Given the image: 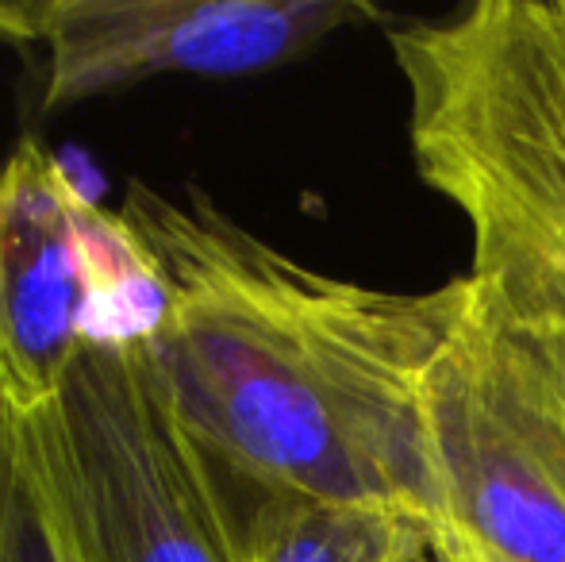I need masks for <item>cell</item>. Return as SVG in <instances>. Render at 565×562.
<instances>
[{
    "label": "cell",
    "mask_w": 565,
    "mask_h": 562,
    "mask_svg": "<svg viewBox=\"0 0 565 562\" xmlns=\"http://www.w3.org/2000/svg\"><path fill=\"white\" fill-rule=\"evenodd\" d=\"M119 216L154 263L150 359L212 463L254 486L443 524L424 382L466 305V274L427 293L328 278L201 193L139 181Z\"/></svg>",
    "instance_id": "1"
},
{
    "label": "cell",
    "mask_w": 565,
    "mask_h": 562,
    "mask_svg": "<svg viewBox=\"0 0 565 562\" xmlns=\"http://www.w3.org/2000/svg\"><path fill=\"white\" fill-rule=\"evenodd\" d=\"M416 170L466 216L477 274L565 308V0H477L388 23Z\"/></svg>",
    "instance_id": "2"
},
{
    "label": "cell",
    "mask_w": 565,
    "mask_h": 562,
    "mask_svg": "<svg viewBox=\"0 0 565 562\" xmlns=\"http://www.w3.org/2000/svg\"><path fill=\"white\" fill-rule=\"evenodd\" d=\"M424 382L450 562H565V308L469 271Z\"/></svg>",
    "instance_id": "3"
},
{
    "label": "cell",
    "mask_w": 565,
    "mask_h": 562,
    "mask_svg": "<svg viewBox=\"0 0 565 562\" xmlns=\"http://www.w3.org/2000/svg\"><path fill=\"white\" fill-rule=\"evenodd\" d=\"M12 421L97 562H235L220 474L147 336L93 343L51 405Z\"/></svg>",
    "instance_id": "4"
},
{
    "label": "cell",
    "mask_w": 565,
    "mask_h": 562,
    "mask_svg": "<svg viewBox=\"0 0 565 562\" xmlns=\"http://www.w3.org/2000/svg\"><path fill=\"white\" fill-rule=\"evenodd\" d=\"M154 316V263L127 220L39 139L15 142L0 162V413H39L93 343L147 336Z\"/></svg>",
    "instance_id": "5"
},
{
    "label": "cell",
    "mask_w": 565,
    "mask_h": 562,
    "mask_svg": "<svg viewBox=\"0 0 565 562\" xmlns=\"http://www.w3.org/2000/svg\"><path fill=\"white\" fill-rule=\"evenodd\" d=\"M362 0H12L0 39L46 51L43 113L150 77H243L277 70L354 23Z\"/></svg>",
    "instance_id": "6"
},
{
    "label": "cell",
    "mask_w": 565,
    "mask_h": 562,
    "mask_svg": "<svg viewBox=\"0 0 565 562\" xmlns=\"http://www.w3.org/2000/svg\"><path fill=\"white\" fill-rule=\"evenodd\" d=\"M209 455V450H204ZM224 489L235 562H439L450 559L435 517L396 505L331 501L254 486L212 463Z\"/></svg>",
    "instance_id": "7"
},
{
    "label": "cell",
    "mask_w": 565,
    "mask_h": 562,
    "mask_svg": "<svg viewBox=\"0 0 565 562\" xmlns=\"http://www.w3.org/2000/svg\"><path fill=\"white\" fill-rule=\"evenodd\" d=\"M0 562H97L74 517L31 458L20 427L0 413Z\"/></svg>",
    "instance_id": "8"
},
{
    "label": "cell",
    "mask_w": 565,
    "mask_h": 562,
    "mask_svg": "<svg viewBox=\"0 0 565 562\" xmlns=\"http://www.w3.org/2000/svg\"><path fill=\"white\" fill-rule=\"evenodd\" d=\"M439 562H450V559H439Z\"/></svg>",
    "instance_id": "9"
}]
</instances>
